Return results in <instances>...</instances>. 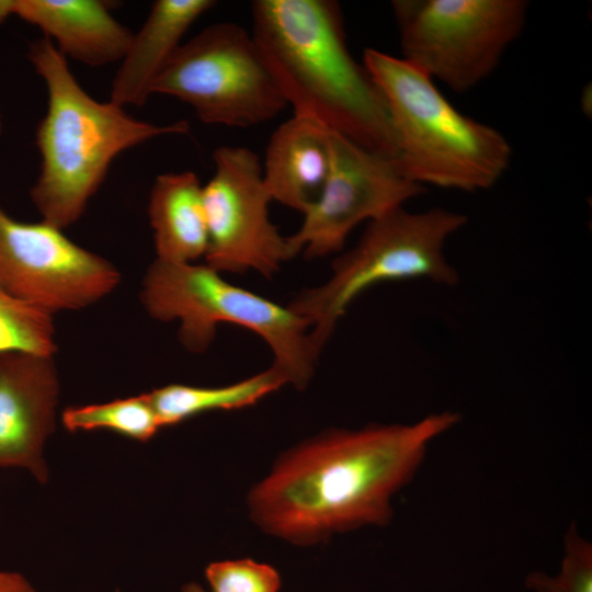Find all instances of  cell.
Masks as SVG:
<instances>
[{
  "label": "cell",
  "instance_id": "cell-3",
  "mask_svg": "<svg viewBox=\"0 0 592 592\" xmlns=\"http://www.w3.org/2000/svg\"><path fill=\"white\" fill-rule=\"evenodd\" d=\"M27 58L47 91L46 113L36 130L41 169L30 197L42 220L60 230L83 215L121 152L190 129L185 121L155 125L130 116L110 100L96 101L46 37L31 43Z\"/></svg>",
  "mask_w": 592,
  "mask_h": 592
},
{
  "label": "cell",
  "instance_id": "cell-18",
  "mask_svg": "<svg viewBox=\"0 0 592 592\" xmlns=\"http://www.w3.org/2000/svg\"><path fill=\"white\" fill-rule=\"evenodd\" d=\"M61 423L72 433L107 430L139 442L151 440L162 429L148 392L103 403L68 407L61 413Z\"/></svg>",
  "mask_w": 592,
  "mask_h": 592
},
{
  "label": "cell",
  "instance_id": "cell-2",
  "mask_svg": "<svg viewBox=\"0 0 592 592\" xmlns=\"http://www.w3.org/2000/svg\"><path fill=\"white\" fill-rule=\"evenodd\" d=\"M251 16V35L294 114L397 159L386 101L348 48L337 1L255 0Z\"/></svg>",
  "mask_w": 592,
  "mask_h": 592
},
{
  "label": "cell",
  "instance_id": "cell-15",
  "mask_svg": "<svg viewBox=\"0 0 592 592\" xmlns=\"http://www.w3.org/2000/svg\"><path fill=\"white\" fill-rule=\"evenodd\" d=\"M215 4L213 0L155 1L121 60L110 101L123 107L145 104L155 81L182 44L184 34Z\"/></svg>",
  "mask_w": 592,
  "mask_h": 592
},
{
  "label": "cell",
  "instance_id": "cell-20",
  "mask_svg": "<svg viewBox=\"0 0 592 592\" xmlns=\"http://www.w3.org/2000/svg\"><path fill=\"white\" fill-rule=\"evenodd\" d=\"M565 554L558 574L532 572L525 584L535 592H592V544L572 523L565 535Z\"/></svg>",
  "mask_w": 592,
  "mask_h": 592
},
{
  "label": "cell",
  "instance_id": "cell-14",
  "mask_svg": "<svg viewBox=\"0 0 592 592\" xmlns=\"http://www.w3.org/2000/svg\"><path fill=\"white\" fill-rule=\"evenodd\" d=\"M330 129L294 114L271 135L263 180L272 201L304 214L319 197L330 168Z\"/></svg>",
  "mask_w": 592,
  "mask_h": 592
},
{
  "label": "cell",
  "instance_id": "cell-6",
  "mask_svg": "<svg viewBox=\"0 0 592 592\" xmlns=\"http://www.w3.org/2000/svg\"><path fill=\"white\" fill-rule=\"evenodd\" d=\"M467 224V216L442 207L409 212L402 207L367 223L357 243L332 262L321 285L305 288L287 306L309 325L320 353L351 304L379 283L425 278L454 286L457 270L444 246Z\"/></svg>",
  "mask_w": 592,
  "mask_h": 592
},
{
  "label": "cell",
  "instance_id": "cell-13",
  "mask_svg": "<svg viewBox=\"0 0 592 592\" xmlns=\"http://www.w3.org/2000/svg\"><path fill=\"white\" fill-rule=\"evenodd\" d=\"M13 14L38 27L65 58L90 67L121 61L133 37L99 0H15Z\"/></svg>",
  "mask_w": 592,
  "mask_h": 592
},
{
  "label": "cell",
  "instance_id": "cell-16",
  "mask_svg": "<svg viewBox=\"0 0 592 592\" xmlns=\"http://www.w3.org/2000/svg\"><path fill=\"white\" fill-rule=\"evenodd\" d=\"M148 216L156 259L168 263H196L208 244L203 186L192 171L157 177L149 196Z\"/></svg>",
  "mask_w": 592,
  "mask_h": 592
},
{
  "label": "cell",
  "instance_id": "cell-8",
  "mask_svg": "<svg viewBox=\"0 0 592 592\" xmlns=\"http://www.w3.org/2000/svg\"><path fill=\"white\" fill-rule=\"evenodd\" d=\"M151 94L189 104L205 124L252 127L287 105L246 29L234 22L212 24L182 43Z\"/></svg>",
  "mask_w": 592,
  "mask_h": 592
},
{
  "label": "cell",
  "instance_id": "cell-22",
  "mask_svg": "<svg viewBox=\"0 0 592 592\" xmlns=\"http://www.w3.org/2000/svg\"><path fill=\"white\" fill-rule=\"evenodd\" d=\"M0 592H37L20 572L0 569Z\"/></svg>",
  "mask_w": 592,
  "mask_h": 592
},
{
  "label": "cell",
  "instance_id": "cell-1",
  "mask_svg": "<svg viewBox=\"0 0 592 592\" xmlns=\"http://www.w3.org/2000/svg\"><path fill=\"white\" fill-rule=\"evenodd\" d=\"M459 420L445 410L408 424L326 430L278 456L248 493L249 516L296 546L386 526L395 496L412 481L430 444Z\"/></svg>",
  "mask_w": 592,
  "mask_h": 592
},
{
  "label": "cell",
  "instance_id": "cell-11",
  "mask_svg": "<svg viewBox=\"0 0 592 592\" xmlns=\"http://www.w3.org/2000/svg\"><path fill=\"white\" fill-rule=\"evenodd\" d=\"M213 160L215 172L203 186L205 264L219 273L253 270L270 278L292 255L286 236L270 220L272 198L260 159L249 148L220 146Z\"/></svg>",
  "mask_w": 592,
  "mask_h": 592
},
{
  "label": "cell",
  "instance_id": "cell-24",
  "mask_svg": "<svg viewBox=\"0 0 592 592\" xmlns=\"http://www.w3.org/2000/svg\"><path fill=\"white\" fill-rule=\"evenodd\" d=\"M182 592H209V591L205 590L202 585L195 582H190L183 585Z\"/></svg>",
  "mask_w": 592,
  "mask_h": 592
},
{
  "label": "cell",
  "instance_id": "cell-9",
  "mask_svg": "<svg viewBox=\"0 0 592 592\" xmlns=\"http://www.w3.org/2000/svg\"><path fill=\"white\" fill-rule=\"evenodd\" d=\"M119 282L115 265L62 230L18 221L0 206V288L7 294L53 316L98 303Z\"/></svg>",
  "mask_w": 592,
  "mask_h": 592
},
{
  "label": "cell",
  "instance_id": "cell-17",
  "mask_svg": "<svg viewBox=\"0 0 592 592\" xmlns=\"http://www.w3.org/2000/svg\"><path fill=\"white\" fill-rule=\"evenodd\" d=\"M285 385V377L271 366L253 376L224 386L169 384L148 394L162 428H166L206 412L251 407Z\"/></svg>",
  "mask_w": 592,
  "mask_h": 592
},
{
  "label": "cell",
  "instance_id": "cell-5",
  "mask_svg": "<svg viewBox=\"0 0 592 592\" xmlns=\"http://www.w3.org/2000/svg\"><path fill=\"white\" fill-rule=\"evenodd\" d=\"M140 301L161 322L178 321L182 345L206 351L220 323L255 332L273 352L274 366L287 385L301 390L311 380L319 352L308 322L287 305L226 281L207 264L168 263L155 259L141 283Z\"/></svg>",
  "mask_w": 592,
  "mask_h": 592
},
{
  "label": "cell",
  "instance_id": "cell-12",
  "mask_svg": "<svg viewBox=\"0 0 592 592\" xmlns=\"http://www.w3.org/2000/svg\"><path fill=\"white\" fill-rule=\"evenodd\" d=\"M59 394L54 355L0 353V468L48 480L44 448L55 430Z\"/></svg>",
  "mask_w": 592,
  "mask_h": 592
},
{
  "label": "cell",
  "instance_id": "cell-10",
  "mask_svg": "<svg viewBox=\"0 0 592 592\" xmlns=\"http://www.w3.org/2000/svg\"><path fill=\"white\" fill-rule=\"evenodd\" d=\"M330 168L318 200L304 220L286 236L292 258L327 257L342 250L361 223L375 220L422 194L424 186L409 179L396 158L368 150L330 130Z\"/></svg>",
  "mask_w": 592,
  "mask_h": 592
},
{
  "label": "cell",
  "instance_id": "cell-21",
  "mask_svg": "<svg viewBox=\"0 0 592 592\" xmlns=\"http://www.w3.org/2000/svg\"><path fill=\"white\" fill-rule=\"evenodd\" d=\"M205 578L209 592H278L281 588L274 567L249 558L210 562Z\"/></svg>",
  "mask_w": 592,
  "mask_h": 592
},
{
  "label": "cell",
  "instance_id": "cell-25",
  "mask_svg": "<svg viewBox=\"0 0 592 592\" xmlns=\"http://www.w3.org/2000/svg\"><path fill=\"white\" fill-rule=\"evenodd\" d=\"M2 130V119H1V114H0V133Z\"/></svg>",
  "mask_w": 592,
  "mask_h": 592
},
{
  "label": "cell",
  "instance_id": "cell-4",
  "mask_svg": "<svg viewBox=\"0 0 592 592\" xmlns=\"http://www.w3.org/2000/svg\"><path fill=\"white\" fill-rule=\"evenodd\" d=\"M363 64L386 101L397 161L409 179L476 192L502 178L512 148L498 129L459 112L429 76L401 57L366 48Z\"/></svg>",
  "mask_w": 592,
  "mask_h": 592
},
{
  "label": "cell",
  "instance_id": "cell-7",
  "mask_svg": "<svg viewBox=\"0 0 592 592\" xmlns=\"http://www.w3.org/2000/svg\"><path fill=\"white\" fill-rule=\"evenodd\" d=\"M402 59L451 90L487 79L526 22L525 0H395Z\"/></svg>",
  "mask_w": 592,
  "mask_h": 592
},
{
  "label": "cell",
  "instance_id": "cell-19",
  "mask_svg": "<svg viewBox=\"0 0 592 592\" xmlns=\"http://www.w3.org/2000/svg\"><path fill=\"white\" fill-rule=\"evenodd\" d=\"M12 351L54 355L55 326L52 315L0 288V353Z\"/></svg>",
  "mask_w": 592,
  "mask_h": 592
},
{
  "label": "cell",
  "instance_id": "cell-23",
  "mask_svg": "<svg viewBox=\"0 0 592 592\" xmlns=\"http://www.w3.org/2000/svg\"><path fill=\"white\" fill-rule=\"evenodd\" d=\"M15 0H0V25L10 16L13 15Z\"/></svg>",
  "mask_w": 592,
  "mask_h": 592
}]
</instances>
